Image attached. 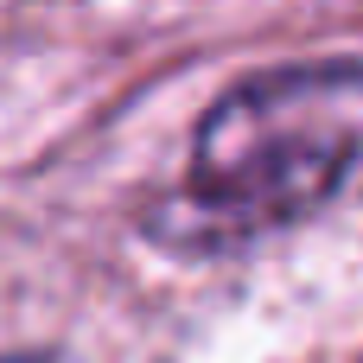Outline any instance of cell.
<instances>
[{"mask_svg": "<svg viewBox=\"0 0 363 363\" xmlns=\"http://www.w3.org/2000/svg\"><path fill=\"white\" fill-rule=\"evenodd\" d=\"M6 363H51V357H6Z\"/></svg>", "mask_w": 363, "mask_h": 363, "instance_id": "cell-2", "label": "cell"}, {"mask_svg": "<svg viewBox=\"0 0 363 363\" xmlns=\"http://www.w3.org/2000/svg\"><path fill=\"white\" fill-rule=\"evenodd\" d=\"M363 160V64H294L236 83L198 121L185 185L147 217L166 249H242L319 211Z\"/></svg>", "mask_w": 363, "mask_h": 363, "instance_id": "cell-1", "label": "cell"}]
</instances>
